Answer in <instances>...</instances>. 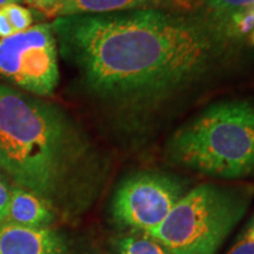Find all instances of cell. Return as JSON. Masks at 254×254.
Returning <instances> with one entry per match:
<instances>
[{
	"label": "cell",
	"instance_id": "cell-12",
	"mask_svg": "<svg viewBox=\"0 0 254 254\" xmlns=\"http://www.w3.org/2000/svg\"><path fill=\"white\" fill-rule=\"evenodd\" d=\"M205 9L214 14H226L254 7V0H200Z\"/></svg>",
	"mask_w": 254,
	"mask_h": 254
},
{
	"label": "cell",
	"instance_id": "cell-6",
	"mask_svg": "<svg viewBox=\"0 0 254 254\" xmlns=\"http://www.w3.org/2000/svg\"><path fill=\"white\" fill-rule=\"evenodd\" d=\"M189 192V183L171 173L142 171L119 184L111 201V218L124 230H155Z\"/></svg>",
	"mask_w": 254,
	"mask_h": 254
},
{
	"label": "cell",
	"instance_id": "cell-3",
	"mask_svg": "<svg viewBox=\"0 0 254 254\" xmlns=\"http://www.w3.org/2000/svg\"><path fill=\"white\" fill-rule=\"evenodd\" d=\"M164 157L212 179L254 183V88L209 103L184 122L166 140Z\"/></svg>",
	"mask_w": 254,
	"mask_h": 254
},
{
	"label": "cell",
	"instance_id": "cell-17",
	"mask_svg": "<svg viewBox=\"0 0 254 254\" xmlns=\"http://www.w3.org/2000/svg\"><path fill=\"white\" fill-rule=\"evenodd\" d=\"M19 2H24V0H0V7H5L11 4H19Z\"/></svg>",
	"mask_w": 254,
	"mask_h": 254
},
{
	"label": "cell",
	"instance_id": "cell-14",
	"mask_svg": "<svg viewBox=\"0 0 254 254\" xmlns=\"http://www.w3.org/2000/svg\"><path fill=\"white\" fill-rule=\"evenodd\" d=\"M59 1L60 0H24V2L30 5L32 8L37 9L41 14L55 18H57L58 13Z\"/></svg>",
	"mask_w": 254,
	"mask_h": 254
},
{
	"label": "cell",
	"instance_id": "cell-2",
	"mask_svg": "<svg viewBox=\"0 0 254 254\" xmlns=\"http://www.w3.org/2000/svg\"><path fill=\"white\" fill-rule=\"evenodd\" d=\"M112 159L65 107L0 84V174L74 221L103 194Z\"/></svg>",
	"mask_w": 254,
	"mask_h": 254
},
{
	"label": "cell",
	"instance_id": "cell-18",
	"mask_svg": "<svg viewBox=\"0 0 254 254\" xmlns=\"http://www.w3.org/2000/svg\"><path fill=\"white\" fill-rule=\"evenodd\" d=\"M177 1L179 2V4L182 5L184 8L190 9V8L193 7V6H192V0H177Z\"/></svg>",
	"mask_w": 254,
	"mask_h": 254
},
{
	"label": "cell",
	"instance_id": "cell-7",
	"mask_svg": "<svg viewBox=\"0 0 254 254\" xmlns=\"http://www.w3.org/2000/svg\"><path fill=\"white\" fill-rule=\"evenodd\" d=\"M0 254H71L65 234L52 227L31 228L0 225Z\"/></svg>",
	"mask_w": 254,
	"mask_h": 254
},
{
	"label": "cell",
	"instance_id": "cell-9",
	"mask_svg": "<svg viewBox=\"0 0 254 254\" xmlns=\"http://www.w3.org/2000/svg\"><path fill=\"white\" fill-rule=\"evenodd\" d=\"M144 8H184L177 0H60L58 17L100 14ZM189 9V8H185Z\"/></svg>",
	"mask_w": 254,
	"mask_h": 254
},
{
	"label": "cell",
	"instance_id": "cell-10",
	"mask_svg": "<svg viewBox=\"0 0 254 254\" xmlns=\"http://www.w3.org/2000/svg\"><path fill=\"white\" fill-rule=\"evenodd\" d=\"M113 245L119 254H171L148 236L120 237L113 241Z\"/></svg>",
	"mask_w": 254,
	"mask_h": 254
},
{
	"label": "cell",
	"instance_id": "cell-8",
	"mask_svg": "<svg viewBox=\"0 0 254 254\" xmlns=\"http://www.w3.org/2000/svg\"><path fill=\"white\" fill-rule=\"evenodd\" d=\"M58 220L52 208L39 196L21 187L12 186L8 218L6 222L23 227L46 228Z\"/></svg>",
	"mask_w": 254,
	"mask_h": 254
},
{
	"label": "cell",
	"instance_id": "cell-4",
	"mask_svg": "<svg viewBox=\"0 0 254 254\" xmlns=\"http://www.w3.org/2000/svg\"><path fill=\"white\" fill-rule=\"evenodd\" d=\"M254 196V185L205 183L183 196L146 236L171 254H215Z\"/></svg>",
	"mask_w": 254,
	"mask_h": 254
},
{
	"label": "cell",
	"instance_id": "cell-20",
	"mask_svg": "<svg viewBox=\"0 0 254 254\" xmlns=\"http://www.w3.org/2000/svg\"><path fill=\"white\" fill-rule=\"evenodd\" d=\"M251 228V230H252V232H253V234H254V225H253V226L252 227H250Z\"/></svg>",
	"mask_w": 254,
	"mask_h": 254
},
{
	"label": "cell",
	"instance_id": "cell-16",
	"mask_svg": "<svg viewBox=\"0 0 254 254\" xmlns=\"http://www.w3.org/2000/svg\"><path fill=\"white\" fill-rule=\"evenodd\" d=\"M14 33L15 32L12 25L9 24V20L5 13L4 8L0 7V39L12 36Z\"/></svg>",
	"mask_w": 254,
	"mask_h": 254
},
{
	"label": "cell",
	"instance_id": "cell-13",
	"mask_svg": "<svg viewBox=\"0 0 254 254\" xmlns=\"http://www.w3.org/2000/svg\"><path fill=\"white\" fill-rule=\"evenodd\" d=\"M12 186L0 174V225L7 221L9 201H11Z\"/></svg>",
	"mask_w": 254,
	"mask_h": 254
},
{
	"label": "cell",
	"instance_id": "cell-5",
	"mask_svg": "<svg viewBox=\"0 0 254 254\" xmlns=\"http://www.w3.org/2000/svg\"><path fill=\"white\" fill-rule=\"evenodd\" d=\"M0 79L37 97L55 93L60 72L51 23L0 39Z\"/></svg>",
	"mask_w": 254,
	"mask_h": 254
},
{
	"label": "cell",
	"instance_id": "cell-1",
	"mask_svg": "<svg viewBox=\"0 0 254 254\" xmlns=\"http://www.w3.org/2000/svg\"><path fill=\"white\" fill-rule=\"evenodd\" d=\"M51 26L78 92L128 150L220 86L243 56V39L207 9L67 15Z\"/></svg>",
	"mask_w": 254,
	"mask_h": 254
},
{
	"label": "cell",
	"instance_id": "cell-15",
	"mask_svg": "<svg viewBox=\"0 0 254 254\" xmlns=\"http://www.w3.org/2000/svg\"><path fill=\"white\" fill-rule=\"evenodd\" d=\"M227 254H254V234L251 228Z\"/></svg>",
	"mask_w": 254,
	"mask_h": 254
},
{
	"label": "cell",
	"instance_id": "cell-19",
	"mask_svg": "<svg viewBox=\"0 0 254 254\" xmlns=\"http://www.w3.org/2000/svg\"><path fill=\"white\" fill-rule=\"evenodd\" d=\"M250 40H251V43L254 44V31L250 34Z\"/></svg>",
	"mask_w": 254,
	"mask_h": 254
},
{
	"label": "cell",
	"instance_id": "cell-11",
	"mask_svg": "<svg viewBox=\"0 0 254 254\" xmlns=\"http://www.w3.org/2000/svg\"><path fill=\"white\" fill-rule=\"evenodd\" d=\"M2 8H4L9 24L12 25L15 33L26 31L33 25L34 15L32 9L19 4H11Z\"/></svg>",
	"mask_w": 254,
	"mask_h": 254
}]
</instances>
